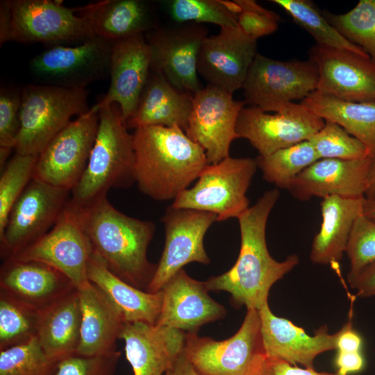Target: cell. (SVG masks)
I'll list each match as a JSON object with an SVG mask.
<instances>
[{
    "mask_svg": "<svg viewBox=\"0 0 375 375\" xmlns=\"http://www.w3.org/2000/svg\"><path fill=\"white\" fill-rule=\"evenodd\" d=\"M279 196L277 188L266 191L238 217L241 242L235 263L225 273L205 281L209 291L229 293L237 307L259 310L268 303L272 285L299 262L296 254L277 261L268 251L267 223Z\"/></svg>",
    "mask_w": 375,
    "mask_h": 375,
    "instance_id": "cell-1",
    "label": "cell"
},
{
    "mask_svg": "<svg viewBox=\"0 0 375 375\" xmlns=\"http://www.w3.org/2000/svg\"><path fill=\"white\" fill-rule=\"evenodd\" d=\"M134 178L157 201L174 200L208 165L205 151L178 126H141L133 133Z\"/></svg>",
    "mask_w": 375,
    "mask_h": 375,
    "instance_id": "cell-2",
    "label": "cell"
},
{
    "mask_svg": "<svg viewBox=\"0 0 375 375\" xmlns=\"http://www.w3.org/2000/svg\"><path fill=\"white\" fill-rule=\"evenodd\" d=\"M74 206L94 252L114 274L147 291L157 267L147 258L155 224L122 212L107 197L85 206Z\"/></svg>",
    "mask_w": 375,
    "mask_h": 375,
    "instance_id": "cell-3",
    "label": "cell"
},
{
    "mask_svg": "<svg viewBox=\"0 0 375 375\" xmlns=\"http://www.w3.org/2000/svg\"><path fill=\"white\" fill-rule=\"evenodd\" d=\"M99 125L86 169L71 192L70 201L85 206L107 197L112 188L135 183L133 134L128 131L118 104L98 111Z\"/></svg>",
    "mask_w": 375,
    "mask_h": 375,
    "instance_id": "cell-4",
    "label": "cell"
},
{
    "mask_svg": "<svg viewBox=\"0 0 375 375\" xmlns=\"http://www.w3.org/2000/svg\"><path fill=\"white\" fill-rule=\"evenodd\" d=\"M94 36L86 19L62 1L3 0L0 3V44L81 43Z\"/></svg>",
    "mask_w": 375,
    "mask_h": 375,
    "instance_id": "cell-5",
    "label": "cell"
},
{
    "mask_svg": "<svg viewBox=\"0 0 375 375\" xmlns=\"http://www.w3.org/2000/svg\"><path fill=\"white\" fill-rule=\"evenodd\" d=\"M86 89L29 84L22 90L20 129L14 150L39 155L75 115L90 110Z\"/></svg>",
    "mask_w": 375,
    "mask_h": 375,
    "instance_id": "cell-6",
    "label": "cell"
},
{
    "mask_svg": "<svg viewBox=\"0 0 375 375\" xmlns=\"http://www.w3.org/2000/svg\"><path fill=\"white\" fill-rule=\"evenodd\" d=\"M257 168L256 159L230 156L208 164L195 184L182 192L171 206L210 212L217 222L238 219L250 207L246 194Z\"/></svg>",
    "mask_w": 375,
    "mask_h": 375,
    "instance_id": "cell-7",
    "label": "cell"
},
{
    "mask_svg": "<svg viewBox=\"0 0 375 375\" xmlns=\"http://www.w3.org/2000/svg\"><path fill=\"white\" fill-rule=\"evenodd\" d=\"M183 352L201 375H258L267 357L258 310L247 309L239 330L224 340L185 333Z\"/></svg>",
    "mask_w": 375,
    "mask_h": 375,
    "instance_id": "cell-8",
    "label": "cell"
},
{
    "mask_svg": "<svg viewBox=\"0 0 375 375\" xmlns=\"http://www.w3.org/2000/svg\"><path fill=\"white\" fill-rule=\"evenodd\" d=\"M317 83V68L311 60L281 61L258 53L242 88L245 103L276 112L316 91Z\"/></svg>",
    "mask_w": 375,
    "mask_h": 375,
    "instance_id": "cell-9",
    "label": "cell"
},
{
    "mask_svg": "<svg viewBox=\"0 0 375 375\" xmlns=\"http://www.w3.org/2000/svg\"><path fill=\"white\" fill-rule=\"evenodd\" d=\"M112 43L93 36L75 47L51 46L30 60L29 70L39 84L86 89L110 76Z\"/></svg>",
    "mask_w": 375,
    "mask_h": 375,
    "instance_id": "cell-10",
    "label": "cell"
},
{
    "mask_svg": "<svg viewBox=\"0 0 375 375\" xmlns=\"http://www.w3.org/2000/svg\"><path fill=\"white\" fill-rule=\"evenodd\" d=\"M71 192L33 178L12 206L0 235L4 260L46 234L68 204Z\"/></svg>",
    "mask_w": 375,
    "mask_h": 375,
    "instance_id": "cell-11",
    "label": "cell"
},
{
    "mask_svg": "<svg viewBox=\"0 0 375 375\" xmlns=\"http://www.w3.org/2000/svg\"><path fill=\"white\" fill-rule=\"evenodd\" d=\"M93 248L70 200L54 226L42 237L10 258L49 265L67 276L77 289L89 282L88 267Z\"/></svg>",
    "mask_w": 375,
    "mask_h": 375,
    "instance_id": "cell-12",
    "label": "cell"
},
{
    "mask_svg": "<svg viewBox=\"0 0 375 375\" xmlns=\"http://www.w3.org/2000/svg\"><path fill=\"white\" fill-rule=\"evenodd\" d=\"M98 125V112L72 120L38 155L33 178L72 192L86 169Z\"/></svg>",
    "mask_w": 375,
    "mask_h": 375,
    "instance_id": "cell-13",
    "label": "cell"
},
{
    "mask_svg": "<svg viewBox=\"0 0 375 375\" xmlns=\"http://www.w3.org/2000/svg\"><path fill=\"white\" fill-rule=\"evenodd\" d=\"M324 123L301 103H290L274 114L249 106L239 114L236 133L238 138L247 140L259 156H266L309 140Z\"/></svg>",
    "mask_w": 375,
    "mask_h": 375,
    "instance_id": "cell-14",
    "label": "cell"
},
{
    "mask_svg": "<svg viewBox=\"0 0 375 375\" xmlns=\"http://www.w3.org/2000/svg\"><path fill=\"white\" fill-rule=\"evenodd\" d=\"M164 249L147 292L160 291L164 285L188 263H210L203 245L205 235L217 217L210 212L169 206L162 219Z\"/></svg>",
    "mask_w": 375,
    "mask_h": 375,
    "instance_id": "cell-15",
    "label": "cell"
},
{
    "mask_svg": "<svg viewBox=\"0 0 375 375\" xmlns=\"http://www.w3.org/2000/svg\"><path fill=\"white\" fill-rule=\"evenodd\" d=\"M244 104L232 93L209 84L193 95L185 132L205 151L208 164L229 156L231 144L238 138L236 124Z\"/></svg>",
    "mask_w": 375,
    "mask_h": 375,
    "instance_id": "cell-16",
    "label": "cell"
},
{
    "mask_svg": "<svg viewBox=\"0 0 375 375\" xmlns=\"http://www.w3.org/2000/svg\"><path fill=\"white\" fill-rule=\"evenodd\" d=\"M151 55V69L161 74L177 89L196 94L201 88L197 60L201 45L208 36L200 24L154 28L145 34Z\"/></svg>",
    "mask_w": 375,
    "mask_h": 375,
    "instance_id": "cell-17",
    "label": "cell"
},
{
    "mask_svg": "<svg viewBox=\"0 0 375 375\" xmlns=\"http://www.w3.org/2000/svg\"><path fill=\"white\" fill-rule=\"evenodd\" d=\"M309 59L318 71L317 92L347 101L375 103V61L369 56L316 44Z\"/></svg>",
    "mask_w": 375,
    "mask_h": 375,
    "instance_id": "cell-18",
    "label": "cell"
},
{
    "mask_svg": "<svg viewBox=\"0 0 375 375\" xmlns=\"http://www.w3.org/2000/svg\"><path fill=\"white\" fill-rule=\"evenodd\" d=\"M257 40L239 27L220 28L203 41L197 60V72L209 85L231 93L242 88L257 55Z\"/></svg>",
    "mask_w": 375,
    "mask_h": 375,
    "instance_id": "cell-19",
    "label": "cell"
},
{
    "mask_svg": "<svg viewBox=\"0 0 375 375\" xmlns=\"http://www.w3.org/2000/svg\"><path fill=\"white\" fill-rule=\"evenodd\" d=\"M151 69V55L145 35L114 42L110 61V83L107 93L89 111L117 103L126 122L134 113Z\"/></svg>",
    "mask_w": 375,
    "mask_h": 375,
    "instance_id": "cell-20",
    "label": "cell"
},
{
    "mask_svg": "<svg viewBox=\"0 0 375 375\" xmlns=\"http://www.w3.org/2000/svg\"><path fill=\"white\" fill-rule=\"evenodd\" d=\"M162 300L156 325L196 333L203 325L225 317L226 310L208 294L206 282L182 269L160 290Z\"/></svg>",
    "mask_w": 375,
    "mask_h": 375,
    "instance_id": "cell-21",
    "label": "cell"
},
{
    "mask_svg": "<svg viewBox=\"0 0 375 375\" xmlns=\"http://www.w3.org/2000/svg\"><path fill=\"white\" fill-rule=\"evenodd\" d=\"M373 160L371 156L358 160L319 159L298 174L287 190L300 201L314 197H365Z\"/></svg>",
    "mask_w": 375,
    "mask_h": 375,
    "instance_id": "cell-22",
    "label": "cell"
},
{
    "mask_svg": "<svg viewBox=\"0 0 375 375\" xmlns=\"http://www.w3.org/2000/svg\"><path fill=\"white\" fill-rule=\"evenodd\" d=\"M258 310L267 357L313 368L317 356L336 349L337 333H328L326 325L320 326L315 335L310 336L289 319L275 315L268 303Z\"/></svg>",
    "mask_w": 375,
    "mask_h": 375,
    "instance_id": "cell-23",
    "label": "cell"
},
{
    "mask_svg": "<svg viewBox=\"0 0 375 375\" xmlns=\"http://www.w3.org/2000/svg\"><path fill=\"white\" fill-rule=\"evenodd\" d=\"M76 288L62 273L43 262L4 260L0 269V292L41 311Z\"/></svg>",
    "mask_w": 375,
    "mask_h": 375,
    "instance_id": "cell-24",
    "label": "cell"
},
{
    "mask_svg": "<svg viewBox=\"0 0 375 375\" xmlns=\"http://www.w3.org/2000/svg\"><path fill=\"white\" fill-rule=\"evenodd\" d=\"M119 339L134 375H165L183 350L185 333L144 322L126 323Z\"/></svg>",
    "mask_w": 375,
    "mask_h": 375,
    "instance_id": "cell-25",
    "label": "cell"
},
{
    "mask_svg": "<svg viewBox=\"0 0 375 375\" xmlns=\"http://www.w3.org/2000/svg\"><path fill=\"white\" fill-rule=\"evenodd\" d=\"M78 290L81 322L80 342L75 353L92 356L116 351V342L126 323L123 316L91 282Z\"/></svg>",
    "mask_w": 375,
    "mask_h": 375,
    "instance_id": "cell-26",
    "label": "cell"
},
{
    "mask_svg": "<svg viewBox=\"0 0 375 375\" xmlns=\"http://www.w3.org/2000/svg\"><path fill=\"white\" fill-rule=\"evenodd\" d=\"M77 8V7H76ZM94 36L114 42L156 28L153 9L144 0H102L77 8Z\"/></svg>",
    "mask_w": 375,
    "mask_h": 375,
    "instance_id": "cell-27",
    "label": "cell"
},
{
    "mask_svg": "<svg viewBox=\"0 0 375 375\" xmlns=\"http://www.w3.org/2000/svg\"><path fill=\"white\" fill-rule=\"evenodd\" d=\"M192 103L193 94L177 89L161 74L151 69L135 110L126 125L128 129L178 126L185 131Z\"/></svg>",
    "mask_w": 375,
    "mask_h": 375,
    "instance_id": "cell-28",
    "label": "cell"
},
{
    "mask_svg": "<svg viewBox=\"0 0 375 375\" xmlns=\"http://www.w3.org/2000/svg\"><path fill=\"white\" fill-rule=\"evenodd\" d=\"M365 197L329 196L321 201L322 223L314 237L310 260L318 265L339 262L345 253L356 219L362 214Z\"/></svg>",
    "mask_w": 375,
    "mask_h": 375,
    "instance_id": "cell-29",
    "label": "cell"
},
{
    "mask_svg": "<svg viewBox=\"0 0 375 375\" xmlns=\"http://www.w3.org/2000/svg\"><path fill=\"white\" fill-rule=\"evenodd\" d=\"M88 278L113 303L126 323L156 324L161 309V291L148 292L126 283L114 274L94 251Z\"/></svg>",
    "mask_w": 375,
    "mask_h": 375,
    "instance_id": "cell-30",
    "label": "cell"
},
{
    "mask_svg": "<svg viewBox=\"0 0 375 375\" xmlns=\"http://www.w3.org/2000/svg\"><path fill=\"white\" fill-rule=\"evenodd\" d=\"M81 308L77 288L39 311L36 338L49 356L60 359L76 351Z\"/></svg>",
    "mask_w": 375,
    "mask_h": 375,
    "instance_id": "cell-31",
    "label": "cell"
},
{
    "mask_svg": "<svg viewBox=\"0 0 375 375\" xmlns=\"http://www.w3.org/2000/svg\"><path fill=\"white\" fill-rule=\"evenodd\" d=\"M314 114L338 124L375 158V103L341 100L315 91L301 102Z\"/></svg>",
    "mask_w": 375,
    "mask_h": 375,
    "instance_id": "cell-32",
    "label": "cell"
},
{
    "mask_svg": "<svg viewBox=\"0 0 375 375\" xmlns=\"http://www.w3.org/2000/svg\"><path fill=\"white\" fill-rule=\"evenodd\" d=\"M255 159L266 181L286 190L298 174L319 160L309 140Z\"/></svg>",
    "mask_w": 375,
    "mask_h": 375,
    "instance_id": "cell-33",
    "label": "cell"
},
{
    "mask_svg": "<svg viewBox=\"0 0 375 375\" xmlns=\"http://www.w3.org/2000/svg\"><path fill=\"white\" fill-rule=\"evenodd\" d=\"M283 8L299 26L306 30L317 44L342 49L369 56L362 49L342 36L326 19L314 4L308 0H272Z\"/></svg>",
    "mask_w": 375,
    "mask_h": 375,
    "instance_id": "cell-34",
    "label": "cell"
},
{
    "mask_svg": "<svg viewBox=\"0 0 375 375\" xmlns=\"http://www.w3.org/2000/svg\"><path fill=\"white\" fill-rule=\"evenodd\" d=\"M165 4L171 18L178 24L211 23L220 28L238 27L240 8L235 1L173 0Z\"/></svg>",
    "mask_w": 375,
    "mask_h": 375,
    "instance_id": "cell-35",
    "label": "cell"
},
{
    "mask_svg": "<svg viewBox=\"0 0 375 375\" xmlns=\"http://www.w3.org/2000/svg\"><path fill=\"white\" fill-rule=\"evenodd\" d=\"M323 15L342 36L375 61V0H360L346 13L325 10Z\"/></svg>",
    "mask_w": 375,
    "mask_h": 375,
    "instance_id": "cell-36",
    "label": "cell"
},
{
    "mask_svg": "<svg viewBox=\"0 0 375 375\" xmlns=\"http://www.w3.org/2000/svg\"><path fill=\"white\" fill-rule=\"evenodd\" d=\"M39 311L0 292V350L36 337Z\"/></svg>",
    "mask_w": 375,
    "mask_h": 375,
    "instance_id": "cell-37",
    "label": "cell"
},
{
    "mask_svg": "<svg viewBox=\"0 0 375 375\" xmlns=\"http://www.w3.org/2000/svg\"><path fill=\"white\" fill-rule=\"evenodd\" d=\"M58 360L47 355L35 337L0 350V375H52Z\"/></svg>",
    "mask_w": 375,
    "mask_h": 375,
    "instance_id": "cell-38",
    "label": "cell"
},
{
    "mask_svg": "<svg viewBox=\"0 0 375 375\" xmlns=\"http://www.w3.org/2000/svg\"><path fill=\"white\" fill-rule=\"evenodd\" d=\"M38 158V155L15 153L3 169L0 176V235L12 206L33 178Z\"/></svg>",
    "mask_w": 375,
    "mask_h": 375,
    "instance_id": "cell-39",
    "label": "cell"
},
{
    "mask_svg": "<svg viewBox=\"0 0 375 375\" xmlns=\"http://www.w3.org/2000/svg\"><path fill=\"white\" fill-rule=\"evenodd\" d=\"M309 141L319 159L358 160L371 156L360 140L328 121H325L323 127Z\"/></svg>",
    "mask_w": 375,
    "mask_h": 375,
    "instance_id": "cell-40",
    "label": "cell"
},
{
    "mask_svg": "<svg viewBox=\"0 0 375 375\" xmlns=\"http://www.w3.org/2000/svg\"><path fill=\"white\" fill-rule=\"evenodd\" d=\"M345 253L349 261L347 279L375 262V222L363 214L356 219Z\"/></svg>",
    "mask_w": 375,
    "mask_h": 375,
    "instance_id": "cell-41",
    "label": "cell"
},
{
    "mask_svg": "<svg viewBox=\"0 0 375 375\" xmlns=\"http://www.w3.org/2000/svg\"><path fill=\"white\" fill-rule=\"evenodd\" d=\"M121 352L87 356L74 353L59 359L52 375H114Z\"/></svg>",
    "mask_w": 375,
    "mask_h": 375,
    "instance_id": "cell-42",
    "label": "cell"
},
{
    "mask_svg": "<svg viewBox=\"0 0 375 375\" xmlns=\"http://www.w3.org/2000/svg\"><path fill=\"white\" fill-rule=\"evenodd\" d=\"M240 8L238 25L248 36L257 40L275 32L280 18L276 13L269 10L253 0H235Z\"/></svg>",
    "mask_w": 375,
    "mask_h": 375,
    "instance_id": "cell-43",
    "label": "cell"
},
{
    "mask_svg": "<svg viewBox=\"0 0 375 375\" xmlns=\"http://www.w3.org/2000/svg\"><path fill=\"white\" fill-rule=\"evenodd\" d=\"M22 90L1 86L0 90V147L14 149L20 129Z\"/></svg>",
    "mask_w": 375,
    "mask_h": 375,
    "instance_id": "cell-44",
    "label": "cell"
},
{
    "mask_svg": "<svg viewBox=\"0 0 375 375\" xmlns=\"http://www.w3.org/2000/svg\"><path fill=\"white\" fill-rule=\"evenodd\" d=\"M258 375H338L328 372H320L314 368H301L285 360L266 357Z\"/></svg>",
    "mask_w": 375,
    "mask_h": 375,
    "instance_id": "cell-45",
    "label": "cell"
},
{
    "mask_svg": "<svg viewBox=\"0 0 375 375\" xmlns=\"http://www.w3.org/2000/svg\"><path fill=\"white\" fill-rule=\"evenodd\" d=\"M356 295L362 298L375 297V262L367 265L355 276L347 279Z\"/></svg>",
    "mask_w": 375,
    "mask_h": 375,
    "instance_id": "cell-46",
    "label": "cell"
},
{
    "mask_svg": "<svg viewBox=\"0 0 375 375\" xmlns=\"http://www.w3.org/2000/svg\"><path fill=\"white\" fill-rule=\"evenodd\" d=\"M362 339L353 328L350 319L342 328L337 332L336 349L341 352L361 351Z\"/></svg>",
    "mask_w": 375,
    "mask_h": 375,
    "instance_id": "cell-47",
    "label": "cell"
},
{
    "mask_svg": "<svg viewBox=\"0 0 375 375\" xmlns=\"http://www.w3.org/2000/svg\"><path fill=\"white\" fill-rule=\"evenodd\" d=\"M335 365L338 367V375H348L361 371L365 367V359L361 351H338Z\"/></svg>",
    "mask_w": 375,
    "mask_h": 375,
    "instance_id": "cell-48",
    "label": "cell"
},
{
    "mask_svg": "<svg viewBox=\"0 0 375 375\" xmlns=\"http://www.w3.org/2000/svg\"><path fill=\"white\" fill-rule=\"evenodd\" d=\"M171 370L172 375H201L186 358L183 350L175 360Z\"/></svg>",
    "mask_w": 375,
    "mask_h": 375,
    "instance_id": "cell-49",
    "label": "cell"
},
{
    "mask_svg": "<svg viewBox=\"0 0 375 375\" xmlns=\"http://www.w3.org/2000/svg\"><path fill=\"white\" fill-rule=\"evenodd\" d=\"M365 197L367 199H370L375 197V158H374L369 172Z\"/></svg>",
    "mask_w": 375,
    "mask_h": 375,
    "instance_id": "cell-50",
    "label": "cell"
},
{
    "mask_svg": "<svg viewBox=\"0 0 375 375\" xmlns=\"http://www.w3.org/2000/svg\"><path fill=\"white\" fill-rule=\"evenodd\" d=\"M362 214L366 217L375 222V197L370 199H365Z\"/></svg>",
    "mask_w": 375,
    "mask_h": 375,
    "instance_id": "cell-51",
    "label": "cell"
},
{
    "mask_svg": "<svg viewBox=\"0 0 375 375\" xmlns=\"http://www.w3.org/2000/svg\"><path fill=\"white\" fill-rule=\"evenodd\" d=\"M12 149L6 148V147H0V166L1 169L5 167L6 160L11 152Z\"/></svg>",
    "mask_w": 375,
    "mask_h": 375,
    "instance_id": "cell-52",
    "label": "cell"
},
{
    "mask_svg": "<svg viewBox=\"0 0 375 375\" xmlns=\"http://www.w3.org/2000/svg\"><path fill=\"white\" fill-rule=\"evenodd\" d=\"M165 375H172V370H171V369L168 370V371L165 374Z\"/></svg>",
    "mask_w": 375,
    "mask_h": 375,
    "instance_id": "cell-53",
    "label": "cell"
}]
</instances>
